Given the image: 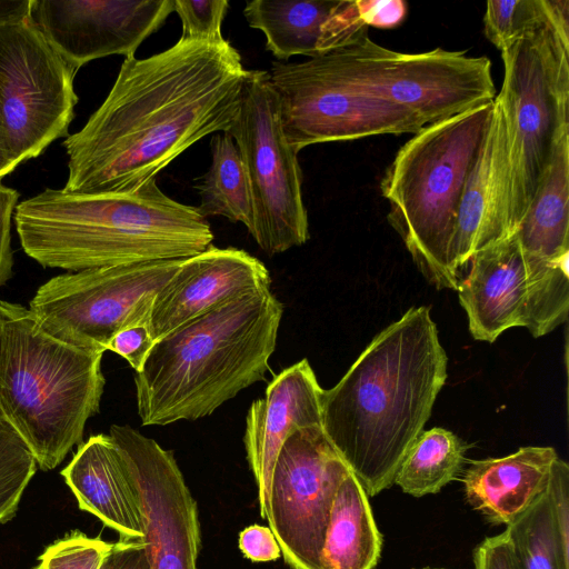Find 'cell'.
I'll return each instance as SVG.
<instances>
[{"label":"cell","instance_id":"obj_34","mask_svg":"<svg viewBox=\"0 0 569 569\" xmlns=\"http://www.w3.org/2000/svg\"><path fill=\"white\" fill-rule=\"evenodd\" d=\"M239 548L243 556L253 562L274 561L281 556L270 528L260 525H251L240 532Z\"/></svg>","mask_w":569,"mask_h":569},{"label":"cell","instance_id":"obj_17","mask_svg":"<svg viewBox=\"0 0 569 569\" xmlns=\"http://www.w3.org/2000/svg\"><path fill=\"white\" fill-rule=\"evenodd\" d=\"M322 391L309 361L302 359L274 376L264 397L248 410L243 443L263 519L273 466L283 442L297 429L322 427Z\"/></svg>","mask_w":569,"mask_h":569},{"label":"cell","instance_id":"obj_1","mask_svg":"<svg viewBox=\"0 0 569 569\" xmlns=\"http://www.w3.org/2000/svg\"><path fill=\"white\" fill-rule=\"evenodd\" d=\"M247 69L228 40L179 39L151 57L124 58L101 106L63 141L77 193L133 192L210 133L227 132Z\"/></svg>","mask_w":569,"mask_h":569},{"label":"cell","instance_id":"obj_25","mask_svg":"<svg viewBox=\"0 0 569 569\" xmlns=\"http://www.w3.org/2000/svg\"><path fill=\"white\" fill-rule=\"evenodd\" d=\"M213 134L210 141L211 164L194 188L199 212L241 222L250 232L253 203L247 171L233 138L228 132Z\"/></svg>","mask_w":569,"mask_h":569},{"label":"cell","instance_id":"obj_10","mask_svg":"<svg viewBox=\"0 0 569 569\" xmlns=\"http://www.w3.org/2000/svg\"><path fill=\"white\" fill-rule=\"evenodd\" d=\"M183 259L66 272L40 286L29 302L42 329L76 348L103 353L121 330L148 325L153 299Z\"/></svg>","mask_w":569,"mask_h":569},{"label":"cell","instance_id":"obj_7","mask_svg":"<svg viewBox=\"0 0 569 569\" xmlns=\"http://www.w3.org/2000/svg\"><path fill=\"white\" fill-rule=\"evenodd\" d=\"M496 96L507 127L506 238L528 210L559 134L569 129V41L549 24L501 51Z\"/></svg>","mask_w":569,"mask_h":569},{"label":"cell","instance_id":"obj_35","mask_svg":"<svg viewBox=\"0 0 569 569\" xmlns=\"http://www.w3.org/2000/svg\"><path fill=\"white\" fill-rule=\"evenodd\" d=\"M473 569H520L505 535L485 538L472 552Z\"/></svg>","mask_w":569,"mask_h":569},{"label":"cell","instance_id":"obj_28","mask_svg":"<svg viewBox=\"0 0 569 569\" xmlns=\"http://www.w3.org/2000/svg\"><path fill=\"white\" fill-rule=\"evenodd\" d=\"M37 471L28 446L4 419H0V523L17 512L22 493Z\"/></svg>","mask_w":569,"mask_h":569},{"label":"cell","instance_id":"obj_36","mask_svg":"<svg viewBox=\"0 0 569 569\" xmlns=\"http://www.w3.org/2000/svg\"><path fill=\"white\" fill-rule=\"evenodd\" d=\"M99 569H151L143 539L120 538L111 543Z\"/></svg>","mask_w":569,"mask_h":569},{"label":"cell","instance_id":"obj_16","mask_svg":"<svg viewBox=\"0 0 569 569\" xmlns=\"http://www.w3.org/2000/svg\"><path fill=\"white\" fill-rule=\"evenodd\" d=\"M266 266L237 248H217L182 260L170 280L156 295L149 329L154 341L220 305L270 287Z\"/></svg>","mask_w":569,"mask_h":569},{"label":"cell","instance_id":"obj_26","mask_svg":"<svg viewBox=\"0 0 569 569\" xmlns=\"http://www.w3.org/2000/svg\"><path fill=\"white\" fill-rule=\"evenodd\" d=\"M466 450L450 430L422 431L405 456L393 485L416 498L437 493L462 473Z\"/></svg>","mask_w":569,"mask_h":569},{"label":"cell","instance_id":"obj_2","mask_svg":"<svg viewBox=\"0 0 569 569\" xmlns=\"http://www.w3.org/2000/svg\"><path fill=\"white\" fill-rule=\"evenodd\" d=\"M446 379L447 355L422 306L378 333L322 391V429L368 497L393 485Z\"/></svg>","mask_w":569,"mask_h":569},{"label":"cell","instance_id":"obj_40","mask_svg":"<svg viewBox=\"0 0 569 569\" xmlns=\"http://www.w3.org/2000/svg\"><path fill=\"white\" fill-rule=\"evenodd\" d=\"M420 569H445V568H430V567H425V568H420Z\"/></svg>","mask_w":569,"mask_h":569},{"label":"cell","instance_id":"obj_21","mask_svg":"<svg viewBox=\"0 0 569 569\" xmlns=\"http://www.w3.org/2000/svg\"><path fill=\"white\" fill-rule=\"evenodd\" d=\"M79 508L98 517L120 538L142 539L143 510L139 486L126 458L109 435L81 442L61 471Z\"/></svg>","mask_w":569,"mask_h":569},{"label":"cell","instance_id":"obj_11","mask_svg":"<svg viewBox=\"0 0 569 569\" xmlns=\"http://www.w3.org/2000/svg\"><path fill=\"white\" fill-rule=\"evenodd\" d=\"M268 73L297 153L317 143L415 134L425 126L410 111L352 86L328 54L298 63L273 61Z\"/></svg>","mask_w":569,"mask_h":569},{"label":"cell","instance_id":"obj_30","mask_svg":"<svg viewBox=\"0 0 569 569\" xmlns=\"http://www.w3.org/2000/svg\"><path fill=\"white\" fill-rule=\"evenodd\" d=\"M111 543L72 531L46 548L39 557L43 569H99Z\"/></svg>","mask_w":569,"mask_h":569},{"label":"cell","instance_id":"obj_42","mask_svg":"<svg viewBox=\"0 0 569 569\" xmlns=\"http://www.w3.org/2000/svg\"><path fill=\"white\" fill-rule=\"evenodd\" d=\"M0 419H3L2 413H1V410H0Z\"/></svg>","mask_w":569,"mask_h":569},{"label":"cell","instance_id":"obj_19","mask_svg":"<svg viewBox=\"0 0 569 569\" xmlns=\"http://www.w3.org/2000/svg\"><path fill=\"white\" fill-rule=\"evenodd\" d=\"M508 138L505 116L495 98L491 119L460 198L452 241L456 269L472 254L506 238Z\"/></svg>","mask_w":569,"mask_h":569},{"label":"cell","instance_id":"obj_33","mask_svg":"<svg viewBox=\"0 0 569 569\" xmlns=\"http://www.w3.org/2000/svg\"><path fill=\"white\" fill-rule=\"evenodd\" d=\"M19 199V192L4 186L0 180V287L11 279L13 250L11 247V219Z\"/></svg>","mask_w":569,"mask_h":569},{"label":"cell","instance_id":"obj_9","mask_svg":"<svg viewBox=\"0 0 569 569\" xmlns=\"http://www.w3.org/2000/svg\"><path fill=\"white\" fill-rule=\"evenodd\" d=\"M227 132L239 149L250 184L251 237L268 256L305 244L309 222L302 172L284 134L268 71H247L239 110Z\"/></svg>","mask_w":569,"mask_h":569},{"label":"cell","instance_id":"obj_13","mask_svg":"<svg viewBox=\"0 0 569 569\" xmlns=\"http://www.w3.org/2000/svg\"><path fill=\"white\" fill-rule=\"evenodd\" d=\"M349 471L322 427L297 429L280 448L266 519L292 569H322L321 550L331 506Z\"/></svg>","mask_w":569,"mask_h":569},{"label":"cell","instance_id":"obj_38","mask_svg":"<svg viewBox=\"0 0 569 569\" xmlns=\"http://www.w3.org/2000/svg\"><path fill=\"white\" fill-rule=\"evenodd\" d=\"M31 9L32 0H0V26L26 21Z\"/></svg>","mask_w":569,"mask_h":569},{"label":"cell","instance_id":"obj_27","mask_svg":"<svg viewBox=\"0 0 569 569\" xmlns=\"http://www.w3.org/2000/svg\"><path fill=\"white\" fill-rule=\"evenodd\" d=\"M503 532L520 569H569V551L557 535L547 490Z\"/></svg>","mask_w":569,"mask_h":569},{"label":"cell","instance_id":"obj_3","mask_svg":"<svg viewBox=\"0 0 569 569\" xmlns=\"http://www.w3.org/2000/svg\"><path fill=\"white\" fill-rule=\"evenodd\" d=\"M13 220L26 254L44 268L72 272L186 259L213 240L197 207L168 197L156 179L124 193L47 188L19 202Z\"/></svg>","mask_w":569,"mask_h":569},{"label":"cell","instance_id":"obj_32","mask_svg":"<svg viewBox=\"0 0 569 569\" xmlns=\"http://www.w3.org/2000/svg\"><path fill=\"white\" fill-rule=\"evenodd\" d=\"M154 342L148 325H136L119 331L107 350L121 356L136 372H140Z\"/></svg>","mask_w":569,"mask_h":569},{"label":"cell","instance_id":"obj_22","mask_svg":"<svg viewBox=\"0 0 569 569\" xmlns=\"http://www.w3.org/2000/svg\"><path fill=\"white\" fill-rule=\"evenodd\" d=\"M557 459L552 447L529 446L472 460L462 476L466 501L489 523L507 527L547 490Z\"/></svg>","mask_w":569,"mask_h":569},{"label":"cell","instance_id":"obj_5","mask_svg":"<svg viewBox=\"0 0 569 569\" xmlns=\"http://www.w3.org/2000/svg\"><path fill=\"white\" fill-rule=\"evenodd\" d=\"M102 355L51 337L29 308L0 300V410L41 470L58 467L99 412Z\"/></svg>","mask_w":569,"mask_h":569},{"label":"cell","instance_id":"obj_37","mask_svg":"<svg viewBox=\"0 0 569 569\" xmlns=\"http://www.w3.org/2000/svg\"><path fill=\"white\" fill-rule=\"evenodd\" d=\"M356 3L359 16L368 28H396L407 14V4L401 0H356Z\"/></svg>","mask_w":569,"mask_h":569},{"label":"cell","instance_id":"obj_14","mask_svg":"<svg viewBox=\"0 0 569 569\" xmlns=\"http://www.w3.org/2000/svg\"><path fill=\"white\" fill-rule=\"evenodd\" d=\"M109 436L139 486L151 569H197L198 507L172 451L128 425H112Z\"/></svg>","mask_w":569,"mask_h":569},{"label":"cell","instance_id":"obj_12","mask_svg":"<svg viewBox=\"0 0 569 569\" xmlns=\"http://www.w3.org/2000/svg\"><path fill=\"white\" fill-rule=\"evenodd\" d=\"M76 73L31 17L0 26V111L17 167L68 136L78 102Z\"/></svg>","mask_w":569,"mask_h":569},{"label":"cell","instance_id":"obj_41","mask_svg":"<svg viewBox=\"0 0 569 569\" xmlns=\"http://www.w3.org/2000/svg\"><path fill=\"white\" fill-rule=\"evenodd\" d=\"M33 569H43L40 565L34 567Z\"/></svg>","mask_w":569,"mask_h":569},{"label":"cell","instance_id":"obj_20","mask_svg":"<svg viewBox=\"0 0 569 569\" xmlns=\"http://www.w3.org/2000/svg\"><path fill=\"white\" fill-rule=\"evenodd\" d=\"M459 300L476 340L493 342L505 330L523 327L528 278L516 233L476 251Z\"/></svg>","mask_w":569,"mask_h":569},{"label":"cell","instance_id":"obj_15","mask_svg":"<svg viewBox=\"0 0 569 569\" xmlns=\"http://www.w3.org/2000/svg\"><path fill=\"white\" fill-rule=\"evenodd\" d=\"M172 11L173 0H32L31 18L78 72L99 58L134 56Z\"/></svg>","mask_w":569,"mask_h":569},{"label":"cell","instance_id":"obj_4","mask_svg":"<svg viewBox=\"0 0 569 569\" xmlns=\"http://www.w3.org/2000/svg\"><path fill=\"white\" fill-rule=\"evenodd\" d=\"M282 313V303L264 287L157 340L134 375L141 425L198 420L266 380Z\"/></svg>","mask_w":569,"mask_h":569},{"label":"cell","instance_id":"obj_29","mask_svg":"<svg viewBox=\"0 0 569 569\" xmlns=\"http://www.w3.org/2000/svg\"><path fill=\"white\" fill-rule=\"evenodd\" d=\"M547 23V0H496L486 4L483 31L500 52Z\"/></svg>","mask_w":569,"mask_h":569},{"label":"cell","instance_id":"obj_23","mask_svg":"<svg viewBox=\"0 0 569 569\" xmlns=\"http://www.w3.org/2000/svg\"><path fill=\"white\" fill-rule=\"evenodd\" d=\"M515 233L527 262L569 261V129L557 138L533 199Z\"/></svg>","mask_w":569,"mask_h":569},{"label":"cell","instance_id":"obj_18","mask_svg":"<svg viewBox=\"0 0 569 569\" xmlns=\"http://www.w3.org/2000/svg\"><path fill=\"white\" fill-rule=\"evenodd\" d=\"M243 14L281 62L293 56L321 57L368 34L356 0H253Z\"/></svg>","mask_w":569,"mask_h":569},{"label":"cell","instance_id":"obj_31","mask_svg":"<svg viewBox=\"0 0 569 569\" xmlns=\"http://www.w3.org/2000/svg\"><path fill=\"white\" fill-rule=\"evenodd\" d=\"M229 8L227 0H173L181 20V40L221 42V26Z\"/></svg>","mask_w":569,"mask_h":569},{"label":"cell","instance_id":"obj_24","mask_svg":"<svg viewBox=\"0 0 569 569\" xmlns=\"http://www.w3.org/2000/svg\"><path fill=\"white\" fill-rule=\"evenodd\" d=\"M382 536L368 495L349 471L330 510L321 550L322 569H373L381 557Z\"/></svg>","mask_w":569,"mask_h":569},{"label":"cell","instance_id":"obj_6","mask_svg":"<svg viewBox=\"0 0 569 569\" xmlns=\"http://www.w3.org/2000/svg\"><path fill=\"white\" fill-rule=\"evenodd\" d=\"M493 101L423 126L397 151L381 180L388 221L425 278L458 288L452 241L462 190Z\"/></svg>","mask_w":569,"mask_h":569},{"label":"cell","instance_id":"obj_8","mask_svg":"<svg viewBox=\"0 0 569 569\" xmlns=\"http://www.w3.org/2000/svg\"><path fill=\"white\" fill-rule=\"evenodd\" d=\"M356 88L401 107L425 126L495 100L491 61L441 48L402 53L368 34L327 53Z\"/></svg>","mask_w":569,"mask_h":569},{"label":"cell","instance_id":"obj_39","mask_svg":"<svg viewBox=\"0 0 569 569\" xmlns=\"http://www.w3.org/2000/svg\"><path fill=\"white\" fill-rule=\"evenodd\" d=\"M17 168L8 149L0 111V180Z\"/></svg>","mask_w":569,"mask_h":569}]
</instances>
